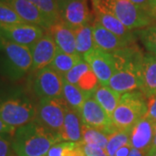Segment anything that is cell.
<instances>
[{
  "instance_id": "1",
  "label": "cell",
  "mask_w": 156,
  "mask_h": 156,
  "mask_svg": "<svg viewBox=\"0 0 156 156\" xmlns=\"http://www.w3.org/2000/svg\"><path fill=\"white\" fill-rule=\"evenodd\" d=\"M62 140L34 120L16 129L11 146L17 156H41L47 154L53 145Z\"/></svg>"
},
{
  "instance_id": "2",
  "label": "cell",
  "mask_w": 156,
  "mask_h": 156,
  "mask_svg": "<svg viewBox=\"0 0 156 156\" xmlns=\"http://www.w3.org/2000/svg\"><path fill=\"white\" fill-rule=\"evenodd\" d=\"M0 69L7 77L17 80L31 70L32 56L27 46L17 44L0 37Z\"/></svg>"
},
{
  "instance_id": "3",
  "label": "cell",
  "mask_w": 156,
  "mask_h": 156,
  "mask_svg": "<svg viewBox=\"0 0 156 156\" xmlns=\"http://www.w3.org/2000/svg\"><path fill=\"white\" fill-rule=\"evenodd\" d=\"M146 98L140 90L122 95L120 102L111 117L117 129H131L139 120L146 116L147 111Z\"/></svg>"
},
{
  "instance_id": "4",
  "label": "cell",
  "mask_w": 156,
  "mask_h": 156,
  "mask_svg": "<svg viewBox=\"0 0 156 156\" xmlns=\"http://www.w3.org/2000/svg\"><path fill=\"white\" fill-rule=\"evenodd\" d=\"M37 108L24 96H10L0 99V119L17 128L36 119Z\"/></svg>"
},
{
  "instance_id": "5",
  "label": "cell",
  "mask_w": 156,
  "mask_h": 156,
  "mask_svg": "<svg viewBox=\"0 0 156 156\" xmlns=\"http://www.w3.org/2000/svg\"><path fill=\"white\" fill-rule=\"evenodd\" d=\"M69 108L63 97L40 99L35 120L61 139L64 118Z\"/></svg>"
},
{
  "instance_id": "6",
  "label": "cell",
  "mask_w": 156,
  "mask_h": 156,
  "mask_svg": "<svg viewBox=\"0 0 156 156\" xmlns=\"http://www.w3.org/2000/svg\"><path fill=\"white\" fill-rule=\"evenodd\" d=\"M114 15L130 30H141L153 25L154 20L147 10L130 0H104Z\"/></svg>"
},
{
  "instance_id": "7",
  "label": "cell",
  "mask_w": 156,
  "mask_h": 156,
  "mask_svg": "<svg viewBox=\"0 0 156 156\" xmlns=\"http://www.w3.org/2000/svg\"><path fill=\"white\" fill-rule=\"evenodd\" d=\"M80 114L85 126L100 130L108 136L118 130L114 125L111 117L93 96L86 99L80 110Z\"/></svg>"
},
{
  "instance_id": "8",
  "label": "cell",
  "mask_w": 156,
  "mask_h": 156,
  "mask_svg": "<svg viewBox=\"0 0 156 156\" xmlns=\"http://www.w3.org/2000/svg\"><path fill=\"white\" fill-rule=\"evenodd\" d=\"M44 29L28 23L0 24V37L17 44L31 47L44 35Z\"/></svg>"
},
{
  "instance_id": "9",
  "label": "cell",
  "mask_w": 156,
  "mask_h": 156,
  "mask_svg": "<svg viewBox=\"0 0 156 156\" xmlns=\"http://www.w3.org/2000/svg\"><path fill=\"white\" fill-rule=\"evenodd\" d=\"M83 60L95 73L101 86H108L109 80L116 70L115 59L111 53L95 48L83 56Z\"/></svg>"
},
{
  "instance_id": "10",
  "label": "cell",
  "mask_w": 156,
  "mask_h": 156,
  "mask_svg": "<svg viewBox=\"0 0 156 156\" xmlns=\"http://www.w3.org/2000/svg\"><path fill=\"white\" fill-rule=\"evenodd\" d=\"M63 76L50 66L37 73L33 89L40 99L62 97Z\"/></svg>"
},
{
  "instance_id": "11",
  "label": "cell",
  "mask_w": 156,
  "mask_h": 156,
  "mask_svg": "<svg viewBox=\"0 0 156 156\" xmlns=\"http://www.w3.org/2000/svg\"><path fill=\"white\" fill-rule=\"evenodd\" d=\"M91 2L95 22L99 23L101 26L129 42H135L134 34L114 15L104 0H91Z\"/></svg>"
},
{
  "instance_id": "12",
  "label": "cell",
  "mask_w": 156,
  "mask_h": 156,
  "mask_svg": "<svg viewBox=\"0 0 156 156\" xmlns=\"http://www.w3.org/2000/svg\"><path fill=\"white\" fill-rule=\"evenodd\" d=\"M60 9V19L74 30L91 23L92 15L88 5V0H72Z\"/></svg>"
},
{
  "instance_id": "13",
  "label": "cell",
  "mask_w": 156,
  "mask_h": 156,
  "mask_svg": "<svg viewBox=\"0 0 156 156\" xmlns=\"http://www.w3.org/2000/svg\"><path fill=\"white\" fill-rule=\"evenodd\" d=\"M32 56L31 72L37 73L41 69L50 66L57 50V46L48 33L44 34L31 47H30Z\"/></svg>"
},
{
  "instance_id": "14",
  "label": "cell",
  "mask_w": 156,
  "mask_h": 156,
  "mask_svg": "<svg viewBox=\"0 0 156 156\" xmlns=\"http://www.w3.org/2000/svg\"><path fill=\"white\" fill-rule=\"evenodd\" d=\"M11 7L25 23L38 25L47 30L53 24L37 6L28 0H0Z\"/></svg>"
},
{
  "instance_id": "15",
  "label": "cell",
  "mask_w": 156,
  "mask_h": 156,
  "mask_svg": "<svg viewBox=\"0 0 156 156\" xmlns=\"http://www.w3.org/2000/svg\"><path fill=\"white\" fill-rule=\"evenodd\" d=\"M155 122L148 117L139 120L131 128L129 144L132 147L148 152L152 147L154 135Z\"/></svg>"
},
{
  "instance_id": "16",
  "label": "cell",
  "mask_w": 156,
  "mask_h": 156,
  "mask_svg": "<svg viewBox=\"0 0 156 156\" xmlns=\"http://www.w3.org/2000/svg\"><path fill=\"white\" fill-rule=\"evenodd\" d=\"M93 36L95 48L101 49L108 53H113L115 51L122 50L135 43L129 42L126 39L118 37L95 21L93 22Z\"/></svg>"
},
{
  "instance_id": "17",
  "label": "cell",
  "mask_w": 156,
  "mask_h": 156,
  "mask_svg": "<svg viewBox=\"0 0 156 156\" xmlns=\"http://www.w3.org/2000/svg\"><path fill=\"white\" fill-rule=\"evenodd\" d=\"M46 31L54 39L59 50L68 54H77L75 31L62 20L53 23Z\"/></svg>"
},
{
  "instance_id": "18",
  "label": "cell",
  "mask_w": 156,
  "mask_h": 156,
  "mask_svg": "<svg viewBox=\"0 0 156 156\" xmlns=\"http://www.w3.org/2000/svg\"><path fill=\"white\" fill-rule=\"evenodd\" d=\"M83 125L80 111L69 108L62 130V141H81Z\"/></svg>"
},
{
  "instance_id": "19",
  "label": "cell",
  "mask_w": 156,
  "mask_h": 156,
  "mask_svg": "<svg viewBox=\"0 0 156 156\" xmlns=\"http://www.w3.org/2000/svg\"><path fill=\"white\" fill-rule=\"evenodd\" d=\"M142 87L140 91L146 97L156 94V56L144 55L142 61Z\"/></svg>"
},
{
  "instance_id": "20",
  "label": "cell",
  "mask_w": 156,
  "mask_h": 156,
  "mask_svg": "<svg viewBox=\"0 0 156 156\" xmlns=\"http://www.w3.org/2000/svg\"><path fill=\"white\" fill-rule=\"evenodd\" d=\"M92 96L102 107V108L108 113V115L112 117L113 113L120 102L122 94L112 89L109 86L100 85Z\"/></svg>"
},
{
  "instance_id": "21",
  "label": "cell",
  "mask_w": 156,
  "mask_h": 156,
  "mask_svg": "<svg viewBox=\"0 0 156 156\" xmlns=\"http://www.w3.org/2000/svg\"><path fill=\"white\" fill-rule=\"evenodd\" d=\"M75 31L76 52L79 56H83L90 50L95 48L93 36V23H89Z\"/></svg>"
},
{
  "instance_id": "22",
  "label": "cell",
  "mask_w": 156,
  "mask_h": 156,
  "mask_svg": "<svg viewBox=\"0 0 156 156\" xmlns=\"http://www.w3.org/2000/svg\"><path fill=\"white\" fill-rule=\"evenodd\" d=\"M62 97L67 102L70 108L80 111L83 105L84 101L90 96L84 93L76 85L69 83L63 78L62 85Z\"/></svg>"
},
{
  "instance_id": "23",
  "label": "cell",
  "mask_w": 156,
  "mask_h": 156,
  "mask_svg": "<svg viewBox=\"0 0 156 156\" xmlns=\"http://www.w3.org/2000/svg\"><path fill=\"white\" fill-rule=\"evenodd\" d=\"M81 60L82 56L78 54H68L57 48L55 57L50 63V67L63 76Z\"/></svg>"
},
{
  "instance_id": "24",
  "label": "cell",
  "mask_w": 156,
  "mask_h": 156,
  "mask_svg": "<svg viewBox=\"0 0 156 156\" xmlns=\"http://www.w3.org/2000/svg\"><path fill=\"white\" fill-rule=\"evenodd\" d=\"M47 156H85V153L81 141H63L52 146Z\"/></svg>"
},
{
  "instance_id": "25",
  "label": "cell",
  "mask_w": 156,
  "mask_h": 156,
  "mask_svg": "<svg viewBox=\"0 0 156 156\" xmlns=\"http://www.w3.org/2000/svg\"><path fill=\"white\" fill-rule=\"evenodd\" d=\"M108 135L104 134L100 130L95 128H89L85 125H83L82 129V144L99 146L102 148H106V146L108 141Z\"/></svg>"
},
{
  "instance_id": "26",
  "label": "cell",
  "mask_w": 156,
  "mask_h": 156,
  "mask_svg": "<svg viewBox=\"0 0 156 156\" xmlns=\"http://www.w3.org/2000/svg\"><path fill=\"white\" fill-rule=\"evenodd\" d=\"M131 129L126 130H117L114 134L109 135L108 141L106 146L107 154L108 156H115L116 151L123 146L129 144Z\"/></svg>"
},
{
  "instance_id": "27",
  "label": "cell",
  "mask_w": 156,
  "mask_h": 156,
  "mask_svg": "<svg viewBox=\"0 0 156 156\" xmlns=\"http://www.w3.org/2000/svg\"><path fill=\"white\" fill-rule=\"evenodd\" d=\"M37 6L52 23L60 19V9L56 0H28Z\"/></svg>"
},
{
  "instance_id": "28",
  "label": "cell",
  "mask_w": 156,
  "mask_h": 156,
  "mask_svg": "<svg viewBox=\"0 0 156 156\" xmlns=\"http://www.w3.org/2000/svg\"><path fill=\"white\" fill-rule=\"evenodd\" d=\"M139 38L146 50L156 56V25H151L137 31Z\"/></svg>"
},
{
  "instance_id": "29",
  "label": "cell",
  "mask_w": 156,
  "mask_h": 156,
  "mask_svg": "<svg viewBox=\"0 0 156 156\" xmlns=\"http://www.w3.org/2000/svg\"><path fill=\"white\" fill-rule=\"evenodd\" d=\"M76 86L89 96H92L96 89L100 86V83L95 73L90 69L79 78Z\"/></svg>"
},
{
  "instance_id": "30",
  "label": "cell",
  "mask_w": 156,
  "mask_h": 156,
  "mask_svg": "<svg viewBox=\"0 0 156 156\" xmlns=\"http://www.w3.org/2000/svg\"><path fill=\"white\" fill-rule=\"evenodd\" d=\"M25 23L15 11L0 1V24H17Z\"/></svg>"
},
{
  "instance_id": "31",
  "label": "cell",
  "mask_w": 156,
  "mask_h": 156,
  "mask_svg": "<svg viewBox=\"0 0 156 156\" xmlns=\"http://www.w3.org/2000/svg\"><path fill=\"white\" fill-rule=\"evenodd\" d=\"M89 69H90L89 64L82 59L77 64H76L69 72H67L63 76V78L67 81L68 83L76 85L79 78L81 77L84 73L87 72Z\"/></svg>"
},
{
  "instance_id": "32",
  "label": "cell",
  "mask_w": 156,
  "mask_h": 156,
  "mask_svg": "<svg viewBox=\"0 0 156 156\" xmlns=\"http://www.w3.org/2000/svg\"><path fill=\"white\" fill-rule=\"evenodd\" d=\"M11 135H0V156H17L12 149Z\"/></svg>"
},
{
  "instance_id": "33",
  "label": "cell",
  "mask_w": 156,
  "mask_h": 156,
  "mask_svg": "<svg viewBox=\"0 0 156 156\" xmlns=\"http://www.w3.org/2000/svg\"><path fill=\"white\" fill-rule=\"evenodd\" d=\"M85 156H108L105 148H102L99 146L83 144Z\"/></svg>"
},
{
  "instance_id": "34",
  "label": "cell",
  "mask_w": 156,
  "mask_h": 156,
  "mask_svg": "<svg viewBox=\"0 0 156 156\" xmlns=\"http://www.w3.org/2000/svg\"><path fill=\"white\" fill-rule=\"evenodd\" d=\"M147 111L146 116L153 120L154 122H156V94L147 97Z\"/></svg>"
},
{
  "instance_id": "35",
  "label": "cell",
  "mask_w": 156,
  "mask_h": 156,
  "mask_svg": "<svg viewBox=\"0 0 156 156\" xmlns=\"http://www.w3.org/2000/svg\"><path fill=\"white\" fill-rule=\"evenodd\" d=\"M17 128H12L11 126L7 125L0 119V135H11L13 136Z\"/></svg>"
},
{
  "instance_id": "36",
  "label": "cell",
  "mask_w": 156,
  "mask_h": 156,
  "mask_svg": "<svg viewBox=\"0 0 156 156\" xmlns=\"http://www.w3.org/2000/svg\"><path fill=\"white\" fill-rule=\"evenodd\" d=\"M147 11L150 15V17H152V19L154 20V22H156V0L148 1Z\"/></svg>"
},
{
  "instance_id": "37",
  "label": "cell",
  "mask_w": 156,
  "mask_h": 156,
  "mask_svg": "<svg viewBox=\"0 0 156 156\" xmlns=\"http://www.w3.org/2000/svg\"><path fill=\"white\" fill-rule=\"evenodd\" d=\"M147 152L142 150H140V149H136L132 147V149L129 153V155L128 156H147Z\"/></svg>"
},
{
  "instance_id": "38",
  "label": "cell",
  "mask_w": 156,
  "mask_h": 156,
  "mask_svg": "<svg viewBox=\"0 0 156 156\" xmlns=\"http://www.w3.org/2000/svg\"><path fill=\"white\" fill-rule=\"evenodd\" d=\"M132 3H134V5H138L139 7H141L143 9L147 10V4H148V1L149 0H130Z\"/></svg>"
},
{
  "instance_id": "39",
  "label": "cell",
  "mask_w": 156,
  "mask_h": 156,
  "mask_svg": "<svg viewBox=\"0 0 156 156\" xmlns=\"http://www.w3.org/2000/svg\"><path fill=\"white\" fill-rule=\"evenodd\" d=\"M147 156H156V147H151L150 150L147 152Z\"/></svg>"
},
{
  "instance_id": "40",
  "label": "cell",
  "mask_w": 156,
  "mask_h": 156,
  "mask_svg": "<svg viewBox=\"0 0 156 156\" xmlns=\"http://www.w3.org/2000/svg\"><path fill=\"white\" fill-rule=\"evenodd\" d=\"M56 2H57V4H58V5L59 7L62 5H63L64 4H66L68 2H69V1H72V0H56Z\"/></svg>"
},
{
  "instance_id": "41",
  "label": "cell",
  "mask_w": 156,
  "mask_h": 156,
  "mask_svg": "<svg viewBox=\"0 0 156 156\" xmlns=\"http://www.w3.org/2000/svg\"><path fill=\"white\" fill-rule=\"evenodd\" d=\"M152 147H156V122H155V129H154V140H153Z\"/></svg>"
},
{
  "instance_id": "42",
  "label": "cell",
  "mask_w": 156,
  "mask_h": 156,
  "mask_svg": "<svg viewBox=\"0 0 156 156\" xmlns=\"http://www.w3.org/2000/svg\"><path fill=\"white\" fill-rule=\"evenodd\" d=\"M41 156H47V154H45V155H41Z\"/></svg>"
}]
</instances>
